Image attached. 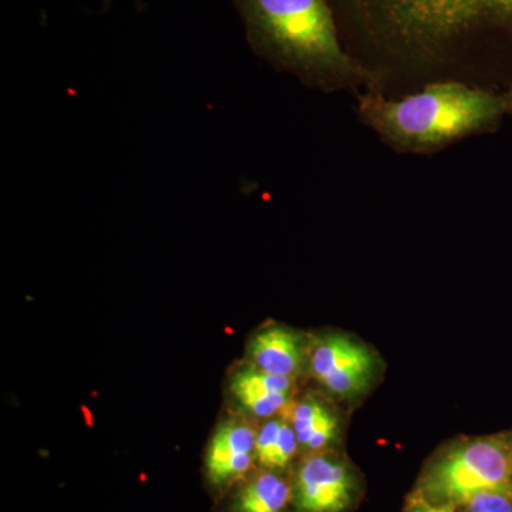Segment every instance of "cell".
<instances>
[{
  "mask_svg": "<svg viewBox=\"0 0 512 512\" xmlns=\"http://www.w3.org/2000/svg\"><path fill=\"white\" fill-rule=\"evenodd\" d=\"M254 52L319 89L369 80L343 49L328 0H232Z\"/></svg>",
  "mask_w": 512,
  "mask_h": 512,
  "instance_id": "cell-1",
  "label": "cell"
},
{
  "mask_svg": "<svg viewBox=\"0 0 512 512\" xmlns=\"http://www.w3.org/2000/svg\"><path fill=\"white\" fill-rule=\"evenodd\" d=\"M359 106L363 120L396 150L431 153L512 116V92L437 83L400 100L367 94Z\"/></svg>",
  "mask_w": 512,
  "mask_h": 512,
  "instance_id": "cell-2",
  "label": "cell"
},
{
  "mask_svg": "<svg viewBox=\"0 0 512 512\" xmlns=\"http://www.w3.org/2000/svg\"><path fill=\"white\" fill-rule=\"evenodd\" d=\"M384 46L409 56L440 55L474 30L512 26V0H352Z\"/></svg>",
  "mask_w": 512,
  "mask_h": 512,
  "instance_id": "cell-3",
  "label": "cell"
},
{
  "mask_svg": "<svg viewBox=\"0 0 512 512\" xmlns=\"http://www.w3.org/2000/svg\"><path fill=\"white\" fill-rule=\"evenodd\" d=\"M487 491L512 498L508 434L477 437L447 448L424 471L417 497L457 507Z\"/></svg>",
  "mask_w": 512,
  "mask_h": 512,
  "instance_id": "cell-4",
  "label": "cell"
},
{
  "mask_svg": "<svg viewBox=\"0 0 512 512\" xmlns=\"http://www.w3.org/2000/svg\"><path fill=\"white\" fill-rule=\"evenodd\" d=\"M309 369L320 386L333 396L353 399L372 383L376 357L365 343L332 333L311 345Z\"/></svg>",
  "mask_w": 512,
  "mask_h": 512,
  "instance_id": "cell-5",
  "label": "cell"
},
{
  "mask_svg": "<svg viewBox=\"0 0 512 512\" xmlns=\"http://www.w3.org/2000/svg\"><path fill=\"white\" fill-rule=\"evenodd\" d=\"M356 493V481L345 461L333 454L312 453L302 461L293 487L299 512H343Z\"/></svg>",
  "mask_w": 512,
  "mask_h": 512,
  "instance_id": "cell-6",
  "label": "cell"
},
{
  "mask_svg": "<svg viewBox=\"0 0 512 512\" xmlns=\"http://www.w3.org/2000/svg\"><path fill=\"white\" fill-rule=\"evenodd\" d=\"M256 430L241 417L222 421L212 434L205 467L212 484L244 477L256 461Z\"/></svg>",
  "mask_w": 512,
  "mask_h": 512,
  "instance_id": "cell-7",
  "label": "cell"
},
{
  "mask_svg": "<svg viewBox=\"0 0 512 512\" xmlns=\"http://www.w3.org/2000/svg\"><path fill=\"white\" fill-rule=\"evenodd\" d=\"M229 390L245 412L258 419H272L291 406L295 379L271 375L249 363L231 376Z\"/></svg>",
  "mask_w": 512,
  "mask_h": 512,
  "instance_id": "cell-8",
  "label": "cell"
},
{
  "mask_svg": "<svg viewBox=\"0 0 512 512\" xmlns=\"http://www.w3.org/2000/svg\"><path fill=\"white\" fill-rule=\"evenodd\" d=\"M309 349L311 345L296 330L266 326L249 340V363L271 375L295 379L309 366Z\"/></svg>",
  "mask_w": 512,
  "mask_h": 512,
  "instance_id": "cell-9",
  "label": "cell"
},
{
  "mask_svg": "<svg viewBox=\"0 0 512 512\" xmlns=\"http://www.w3.org/2000/svg\"><path fill=\"white\" fill-rule=\"evenodd\" d=\"M284 414L291 421L299 447L308 453L325 451L338 439V416L318 397H302L298 402H292Z\"/></svg>",
  "mask_w": 512,
  "mask_h": 512,
  "instance_id": "cell-10",
  "label": "cell"
},
{
  "mask_svg": "<svg viewBox=\"0 0 512 512\" xmlns=\"http://www.w3.org/2000/svg\"><path fill=\"white\" fill-rule=\"evenodd\" d=\"M299 448L298 437L285 414L268 419L256 431V461L266 470H284Z\"/></svg>",
  "mask_w": 512,
  "mask_h": 512,
  "instance_id": "cell-11",
  "label": "cell"
},
{
  "mask_svg": "<svg viewBox=\"0 0 512 512\" xmlns=\"http://www.w3.org/2000/svg\"><path fill=\"white\" fill-rule=\"evenodd\" d=\"M292 498L291 485L268 470L241 488L235 498L234 512H284Z\"/></svg>",
  "mask_w": 512,
  "mask_h": 512,
  "instance_id": "cell-12",
  "label": "cell"
},
{
  "mask_svg": "<svg viewBox=\"0 0 512 512\" xmlns=\"http://www.w3.org/2000/svg\"><path fill=\"white\" fill-rule=\"evenodd\" d=\"M466 512H512V498L501 493H480L474 495L466 505Z\"/></svg>",
  "mask_w": 512,
  "mask_h": 512,
  "instance_id": "cell-13",
  "label": "cell"
},
{
  "mask_svg": "<svg viewBox=\"0 0 512 512\" xmlns=\"http://www.w3.org/2000/svg\"><path fill=\"white\" fill-rule=\"evenodd\" d=\"M409 512H457L456 505L433 503V501L424 500V498L417 497L414 500L412 508Z\"/></svg>",
  "mask_w": 512,
  "mask_h": 512,
  "instance_id": "cell-14",
  "label": "cell"
},
{
  "mask_svg": "<svg viewBox=\"0 0 512 512\" xmlns=\"http://www.w3.org/2000/svg\"><path fill=\"white\" fill-rule=\"evenodd\" d=\"M508 439H510L511 454H512V431H511V433H508Z\"/></svg>",
  "mask_w": 512,
  "mask_h": 512,
  "instance_id": "cell-15",
  "label": "cell"
}]
</instances>
